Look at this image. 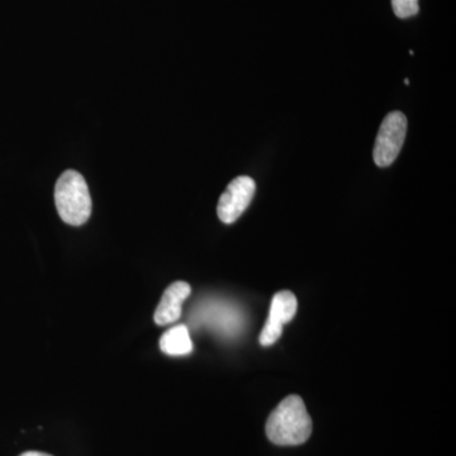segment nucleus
I'll list each match as a JSON object with an SVG mask.
<instances>
[{
	"label": "nucleus",
	"instance_id": "obj_9",
	"mask_svg": "<svg viewBox=\"0 0 456 456\" xmlns=\"http://www.w3.org/2000/svg\"><path fill=\"white\" fill-rule=\"evenodd\" d=\"M20 456H51V455L45 454V452H25V454H22Z\"/></svg>",
	"mask_w": 456,
	"mask_h": 456
},
{
	"label": "nucleus",
	"instance_id": "obj_4",
	"mask_svg": "<svg viewBox=\"0 0 456 456\" xmlns=\"http://www.w3.org/2000/svg\"><path fill=\"white\" fill-rule=\"evenodd\" d=\"M256 184L250 176H239L228 184L218 200L217 215L224 224H231L241 217L250 206Z\"/></svg>",
	"mask_w": 456,
	"mask_h": 456
},
{
	"label": "nucleus",
	"instance_id": "obj_10",
	"mask_svg": "<svg viewBox=\"0 0 456 456\" xmlns=\"http://www.w3.org/2000/svg\"><path fill=\"white\" fill-rule=\"evenodd\" d=\"M404 84H406V86H408V84H410V82H408V79L404 80Z\"/></svg>",
	"mask_w": 456,
	"mask_h": 456
},
{
	"label": "nucleus",
	"instance_id": "obj_3",
	"mask_svg": "<svg viewBox=\"0 0 456 456\" xmlns=\"http://www.w3.org/2000/svg\"><path fill=\"white\" fill-rule=\"evenodd\" d=\"M406 134L407 118L403 113L395 110L383 119L373 151L378 167H387L395 163L406 140Z\"/></svg>",
	"mask_w": 456,
	"mask_h": 456
},
{
	"label": "nucleus",
	"instance_id": "obj_2",
	"mask_svg": "<svg viewBox=\"0 0 456 456\" xmlns=\"http://www.w3.org/2000/svg\"><path fill=\"white\" fill-rule=\"evenodd\" d=\"M55 204L60 217L70 226H82L92 215V197L82 174L66 170L57 180Z\"/></svg>",
	"mask_w": 456,
	"mask_h": 456
},
{
	"label": "nucleus",
	"instance_id": "obj_5",
	"mask_svg": "<svg viewBox=\"0 0 456 456\" xmlns=\"http://www.w3.org/2000/svg\"><path fill=\"white\" fill-rule=\"evenodd\" d=\"M298 302L289 290H283L273 297L269 317L260 335L263 346H272L281 338L283 326L296 316Z\"/></svg>",
	"mask_w": 456,
	"mask_h": 456
},
{
	"label": "nucleus",
	"instance_id": "obj_7",
	"mask_svg": "<svg viewBox=\"0 0 456 456\" xmlns=\"http://www.w3.org/2000/svg\"><path fill=\"white\" fill-rule=\"evenodd\" d=\"M160 349L170 356L188 355L193 350V342L189 336L188 327L179 325L165 332L160 340Z\"/></svg>",
	"mask_w": 456,
	"mask_h": 456
},
{
	"label": "nucleus",
	"instance_id": "obj_6",
	"mask_svg": "<svg viewBox=\"0 0 456 456\" xmlns=\"http://www.w3.org/2000/svg\"><path fill=\"white\" fill-rule=\"evenodd\" d=\"M191 292V285L185 281H175L169 285L156 308L154 314L156 325H170L178 321L182 314L183 303L188 298Z\"/></svg>",
	"mask_w": 456,
	"mask_h": 456
},
{
	"label": "nucleus",
	"instance_id": "obj_1",
	"mask_svg": "<svg viewBox=\"0 0 456 456\" xmlns=\"http://www.w3.org/2000/svg\"><path fill=\"white\" fill-rule=\"evenodd\" d=\"M311 434V417L299 395L284 398L266 421V435L275 445H301L310 439Z\"/></svg>",
	"mask_w": 456,
	"mask_h": 456
},
{
	"label": "nucleus",
	"instance_id": "obj_8",
	"mask_svg": "<svg viewBox=\"0 0 456 456\" xmlns=\"http://www.w3.org/2000/svg\"><path fill=\"white\" fill-rule=\"evenodd\" d=\"M392 7L401 20L416 16L419 11V0H392Z\"/></svg>",
	"mask_w": 456,
	"mask_h": 456
}]
</instances>
